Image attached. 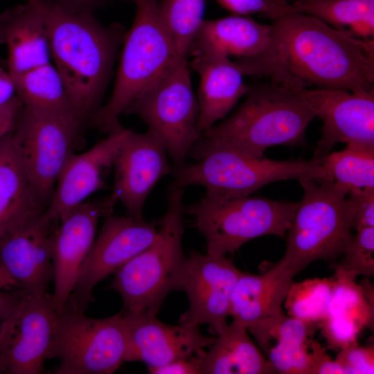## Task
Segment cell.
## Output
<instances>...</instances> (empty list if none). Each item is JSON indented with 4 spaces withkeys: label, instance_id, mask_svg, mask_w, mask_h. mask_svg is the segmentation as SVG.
I'll use <instances>...</instances> for the list:
<instances>
[{
    "label": "cell",
    "instance_id": "6da1fadb",
    "mask_svg": "<svg viewBox=\"0 0 374 374\" xmlns=\"http://www.w3.org/2000/svg\"><path fill=\"white\" fill-rule=\"evenodd\" d=\"M267 46L238 58L244 75L265 77L293 90H374V42L338 30L307 14L286 12L271 20Z\"/></svg>",
    "mask_w": 374,
    "mask_h": 374
},
{
    "label": "cell",
    "instance_id": "7a4b0ae2",
    "mask_svg": "<svg viewBox=\"0 0 374 374\" xmlns=\"http://www.w3.org/2000/svg\"><path fill=\"white\" fill-rule=\"evenodd\" d=\"M39 9L51 57L71 105L84 122L99 109L114 60L126 33L107 26L91 12L69 9L53 0H25Z\"/></svg>",
    "mask_w": 374,
    "mask_h": 374
},
{
    "label": "cell",
    "instance_id": "3957f363",
    "mask_svg": "<svg viewBox=\"0 0 374 374\" xmlns=\"http://www.w3.org/2000/svg\"><path fill=\"white\" fill-rule=\"evenodd\" d=\"M245 96L233 114L202 135L256 158L271 146L306 144L315 113L300 91L269 82L250 86Z\"/></svg>",
    "mask_w": 374,
    "mask_h": 374
},
{
    "label": "cell",
    "instance_id": "277c9868",
    "mask_svg": "<svg viewBox=\"0 0 374 374\" xmlns=\"http://www.w3.org/2000/svg\"><path fill=\"white\" fill-rule=\"evenodd\" d=\"M189 153L197 162L172 166L175 185L204 186L227 197L249 196L265 185L295 179H328L321 159L283 161L256 158L201 135Z\"/></svg>",
    "mask_w": 374,
    "mask_h": 374
},
{
    "label": "cell",
    "instance_id": "5b68a950",
    "mask_svg": "<svg viewBox=\"0 0 374 374\" xmlns=\"http://www.w3.org/2000/svg\"><path fill=\"white\" fill-rule=\"evenodd\" d=\"M184 189L170 185L156 238L114 273L109 287L121 296L125 312L156 316L167 295L180 290L186 258L182 248Z\"/></svg>",
    "mask_w": 374,
    "mask_h": 374
},
{
    "label": "cell",
    "instance_id": "8992f818",
    "mask_svg": "<svg viewBox=\"0 0 374 374\" xmlns=\"http://www.w3.org/2000/svg\"><path fill=\"white\" fill-rule=\"evenodd\" d=\"M303 195L287 231L282 259L295 274L314 261H334L350 243L355 206L348 190L330 179L299 180Z\"/></svg>",
    "mask_w": 374,
    "mask_h": 374
},
{
    "label": "cell",
    "instance_id": "52a82bcc",
    "mask_svg": "<svg viewBox=\"0 0 374 374\" xmlns=\"http://www.w3.org/2000/svg\"><path fill=\"white\" fill-rule=\"evenodd\" d=\"M136 14L123 40L116 82L107 103L93 117L109 132L127 107L179 57L159 10V0H134Z\"/></svg>",
    "mask_w": 374,
    "mask_h": 374
},
{
    "label": "cell",
    "instance_id": "ba28073f",
    "mask_svg": "<svg viewBox=\"0 0 374 374\" xmlns=\"http://www.w3.org/2000/svg\"><path fill=\"white\" fill-rule=\"evenodd\" d=\"M298 202L259 197H227L206 192L186 213L206 242L207 253L222 256L248 241L274 235L284 237Z\"/></svg>",
    "mask_w": 374,
    "mask_h": 374
},
{
    "label": "cell",
    "instance_id": "9c48e42d",
    "mask_svg": "<svg viewBox=\"0 0 374 374\" xmlns=\"http://www.w3.org/2000/svg\"><path fill=\"white\" fill-rule=\"evenodd\" d=\"M124 114H135L142 119L161 140L174 166L184 164L201 136L197 130L199 105L187 58L177 57Z\"/></svg>",
    "mask_w": 374,
    "mask_h": 374
},
{
    "label": "cell",
    "instance_id": "30bf717a",
    "mask_svg": "<svg viewBox=\"0 0 374 374\" xmlns=\"http://www.w3.org/2000/svg\"><path fill=\"white\" fill-rule=\"evenodd\" d=\"M68 304L59 312L48 359L56 374H110L126 362L127 335L121 311L95 319Z\"/></svg>",
    "mask_w": 374,
    "mask_h": 374
},
{
    "label": "cell",
    "instance_id": "8fae6325",
    "mask_svg": "<svg viewBox=\"0 0 374 374\" xmlns=\"http://www.w3.org/2000/svg\"><path fill=\"white\" fill-rule=\"evenodd\" d=\"M83 122L75 115L24 107L13 138L35 189L48 205Z\"/></svg>",
    "mask_w": 374,
    "mask_h": 374
},
{
    "label": "cell",
    "instance_id": "7c38bea8",
    "mask_svg": "<svg viewBox=\"0 0 374 374\" xmlns=\"http://www.w3.org/2000/svg\"><path fill=\"white\" fill-rule=\"evenodd\" d=\"M157 224L129 215L105 217L66 304L85 312L95 286L149 247L157 235Z\"/></svg>",
    "mask_w": 374,
    "mask_h": 374
},
{
    "label": "cell",
    "instance_id": "4fadbf2b",
    "mask_svg": "<svg viewBox=\"0 0 374 374\" xmlns=\"http://www.w3.org/2000/svg\"><path fill=\"white\" fill-rule=\"evenodd\" d=\"M58 314L51 294L24 293L0 341V373L39 374L44 371Z\"/></svg>",
    "mask_w": 374,
    "mask_h": 374
},
{
    "label": "cell",
    "instance_id": "5bb4252c",
    "mask_svg": "<svg viewBox=\"0 0 374 374\" xmlns=\"http://www.w3.org/2000/svg\"><path fill=\"white\" fill-rule=\"evenodd\" d=\"M323 121L313 158L323 159L335 144L374 148V90L337 88L299 90Z\"/></svg>",
    "mask_w": 374,
    "mask_h": 374
},
{
    "label": "cell",
    "instance_id": "9a60e30c",
    "mask_svg": "<svg viewBox=\"0 0 374 374\" xmlns=\"http://www.w3.org/2000/svg\"><path fill=\"white\" fill-rule=\"evenodd\" d=\"M242 273L226 256L190 253L186 258L180 283L189 308L179 322L207 324L217 335L222 333L228 326L231 292Z\"/></svg>",
    "mask_w": 374,
    "mask_h": 374
},
{
    "label": "cell",
    "instance_id": "2e32d148",
    "mask_svg": "<svg viewBox=\"0 0 374 374\" xmlns=\"http://www.w3.org/2000/svg\"><path fill=\"white\" fill-rule=\"evenodd\" d=\"M117 202L114 193L100 199L85 201L59 220L54 236V292L51 294L58 312L66 303L93 246L98 221L113 213Z\"/></svg>",
    "mask_w": 374,
    "mask_h": 374
},
{
    "label": "cell",
    "instance_id": "e0dca14e",
    "mask_svg": "<svg viewBox=\"0 0 374 374\" xmlns=\"http://www.w3.org/2000/svg\"><path fill=\"white\" fill-rule=\"evenodd\" d=\"M58 221L46 210L0 240V264L26 294H48L53 280L54 236Z\"/></svg>",
    "mask_w": 374,
    "mask_h": 374
},
{
    "label": "cell",
    "instance_id": "ac0fdd59",
    "mask_svg": "<svg viewBox=\"0 0 374 374\" xmlns=\"http://www.w3.org/2000/svg\"><path fill=\"white\" fill-rule=\"evenodd\" d=\"M114 193L127 215L142 220L145 200L157 182L171 175L167 152L151 131L130 130L116 157Z\"/></svg>",
    "mask_w": 374,
    "mask_h": 374
},
{
    "label": "cell",
    "instance_id": "d6986e66",
    "mask_svg": "<svg viewBox=\"0 0 374 374\" xmlns=\"http://www.w3.org/2000/svg\"><path fill=\"white\" fill-rule=\"evenodd\" d=\"M127 335L126 362L139 361L150 367L189 358L210 347L214 337L203 335L199 326L168 325L156 316L121 310Z\"/></svg>",
    "mask_w": 374,
    "mask_h": 374
},
{
    "label": "cell",
    "instance_id": "ffe728a7",
    "mask_svg": "<svg viewBox=\"0 0 374 374\" xmlns=\"http://www.w3.org/2000/svg\"><path fill=\"white\" fill-rule=\"evenodd\" d=\"M130 130L119 123L109 136L84 152L73 153L55 186L46 212L58 221L73 208L105 186V177L114 166L118 152Z\"/></svg>",
    "mask_w": 374,
    "mask_h": 374
},
{
    "label": "cell",
    "instance_id": "44dd1931",
    "mask_svg": "<svg viewBox=\"0 0 374 374\" xmlns=\"http://www.w3.org/2000/svg\"><path fill=\"white\" fill-rule=\"evenodd\" d=\"M191 66L199 75L197 130L202 135L226 116L246 96L250 86L244 83V75L238 64L229 57L197 55Z\"/></svg>",
    "mask_w": 374,
    "mask_h": 374
},
{
    "label": "cell",
    "instance_id": "7402d4cb",
    "mask_svg": "<svg viewBox=\"0 0 374 374\" xmlns=\"http://www.w3.org/2000/svg\"><path fill=\"white\" fill-rule=\"evenodd\" d=\"M0 44L8 48L6 66L12 76L51 62L42 16L29 1L0 12Z\"/></svg>",
    "mask_w": 374,
    "mask_h": 374
},
{
    "label": "cell",
    "instance_id": "603a6c76",
    "mask_svg": "<svg viewBox=\"0 0 374 374\" xmlns=\"http://www.w3.org/2000/svg\"><path fill=\"white\" fill-rule=\"evenodd\" d=\"M12 132L0 139V240L48 206L27 175Z\"/></svg>",
    "mask_w": 374,
    "mask_h": 374
},
{
    "label": "cell",
    "instance_id": "cb8c5ba5",
    "mask_svg": "<svg viewBox=\"0 0 374 374\" xmlns=\"http://www.w3.org/2000/svg\"><path fill=\"white\" fill-rule=\"evenodd\" d=\"M271 33V24L258 22L248 16L233 15L204 20L189 53L250 57L265 50Z\"/></svg>",
    "mask_w": 374,
    "mask_h": 374
},
{
    "label": "cell",
    "instance_id": "d4e9b609",
    "mask_svg": "<svg viewBox=\"0 0 374 374\" xmlns=\"http://www.w3.org/2000/svg\"><path fill=\"white\" fill-rule=\"evenodd\" d=\"M295 275L282 258L261 274L243 272L231 292L230 316L247 326L283 312L282 305Z\"/></svg>",
    "mask_w": 374,
    "mask_h": 374
},
{
    "label": "cell",
    "instance_id": "484cf974",
    "mask_svg": "<svg viewBox=\"0 0 374 374\" xmlns=\"http://www.w3.org/2000/svg\"><path fill=\"white\" fill-rule=\"evenodd\" d=\"M247 332L244 324L233 319L208 351L195 355L200 374L276 373Z\"/></svg>",
    "mask_w": 374,
    "mask_h": 374
},
{
    "label": "cell",
    "instance_id": "4316f807",
    "mask_svg": "<svg viewBox=\"0 0 374 374\" xmlns=\"http://www.w3.org/2000/svg\"><path fill=\"white\" fill-rule=\"evenodd\" d=\"M246 327L274 366L297 357L308 349L319 330L317 323L287 316L284 312Z\"/></svg>",
    "mask_w": 374,
    "mask_h": 374
},
{
    "label": "cell",
    "instance_id": "83f0119b",
    "mask_svg": "<svg viewBox=\"0 0 374 374\" xmlns=\"http://www.w3.org/2000/svg\"><path fill=\"white\" fill-rule=\"evenodd\" d=\"M287 12L313 16L359 39H373L374 0H294Z\"/></svg>",
    "mask_w": 374,
    "mask_h": 374
},
{
    "label": "cell",
    "instance_id": "f1b7e54d",
    "mask_svg": "<svg viewBox=\"0 0 374 374\" xmlns=\"http://www.w3.org/2000/svg\"><path fill=\"white\" fill-rule=\"evenodd\" d=\"M12 78L17 96L24 107L77 116L71 105L62 78L51 62Z\"/></svg>",
    "mask_w": 374,
    "mask_h": 374
},
{
    "label": "cell",
    "instance_id": "f546056e",
    "mask_svg": "<svg viewBox=\"0 0 374 374\" xmlns=\"http://www.w3.org/2000/svg\"><path fill=\"white\" fill-rule=\"evenodd\" d=\"M328 177L346 188L348 194L374 189V148L346 145L322 159Z\"/></svg>",
    "mask_w": 374,
    "mask_h": 374
},
{
    "label": "cell",
    "instance_id": "4dcf8cb0",
    "mask_svg": "<svg viewBox=\"0 0 374 374\" xmlns=\"http://www.w3.org/2000/svg\"><path fill=\"white\" fill-rule=\"evenodd\" d=\"M206 0H160L159 10L178 56L187 58L203 22Z\"/></svg>",
    "mask_w": 374,
    "mask_h": 374
},
{
    "label": "cell",
    "instance_id": "1f68e13d",
    "mask_svg": "<svg viewBox=\"0 0 374 374\" xmlns=\"http://www.w3.org/2000/svg\"><path fill=\"white\" fill-rule=\"evenodd\" d=\"M333 291L332 277L292 282L284 300L290 317L318 323L327 314Z\"/></svg>",
    "mask_w": 374,
    "mask_h": 374
},
{
    "label": "cell",
    "instance_id": "d6a6232c",
    "mask_svg": "<svg viewBox=\"0 0 374 374\" xmlns=\"http://www.w3.org/2000/svg\"><path fill=\"white\" fill-rule=\"evenodd\" d=\"M332 277L333 291L327 314L350 319L373 331L374 305L366 300L360 285L337 269Z\"/></svg>",
    "mask_w": 374,
    "mask_h": 374
},
{
    "label": "cell",
    "instance_id": "836d02e7",
    "mask_svg": "<svg viewBox=\"0 0 374 374\" xmlns=\"http://www.w3.org/2000/svg\"><path fill=\"white\" fill-rule=\"evenodd\" d=\"M353 238L335 269L355 280L358 276H374V227L355 229Z\"/></svg>",
    "mask_w": 374,
    "mask_h": 374
},
{
    "label": "cell",
    "instance_id": "e575fe53",
    "mask_svg": "<svg viewBox=\"0 0 374 374\" xmlns=\"http://www.w3.org/2000/svg\"><path fill=\"white\" fill-rule=\"evenodd\" d=\"M321 335L326 340L327 348L339 351L357 341L362 328L355 322L335 314H328L318 323Z\"/></svg>",
    "mask_w": 374,
    "mask_h": 374
},
{
    "label": "cell",
    "instance_id": "d590c367",
    "mask_svg": "<svg viewBox=\"0 0 374 374\" xmlns=\"http://www.w3.org/2000/svg\"><path fill=\"white\" fill-rule=\"evenodd\" d=\"M335 359L344 368L346 374L374 373L373 344L362 346L355 341L339 350Z\"/></svg>",
    "mask_w": 374,
    "mask_h": 374
},
{
    "label": "cell",
    "instance_id": "8d00e7d4",
    "mask_svg": "<svg viewBox=\"0 0 374 374\" xmlns=\"http://www.w3.org/2000/svg\"><path fill=\"white\" fill-rule=\"evenodd\" d=\"M223 8L233 15L248 16L258 14L269 18L287 12V6L279 4L276 0H216Z\"/></svg>",
    "mask_w": 374,
    "mask_h": 374
},
{
    "label": "cell",
    "instance_id": "74e56055",
    "mask_svg": "<svg viewBox=\"0 0 374 374\" xmlns=\"http://www.w3.org/2000/svg\"><path fill=\"white\" fill-rule=\"evenodd\" d=\"M354 203L353 229L374 227V189L349 193Z\"/></svg>",
    "mask_w": 374,
    "mask_h": 374
},
{
    "label": "cell",
    "instance_id": "f35d334b",
    "mask_svg": "<svg viewBox=\"0 0 374 374\" xmlns=\"http://www.w3.org/2000/svg\"><path fill=\"white\" fill-rule=\"evenodd\" d=\"M312 365L310 374H346L344 368L330 355L318 340L312 339L310 344Z\"/></svg>",
    "mask_w": 374,
    "mask_h": 374
},
{
    "label": "cell",
    "instance_id": "ab89813d",
    "mask_svg": "<svg viewBox=\"0 0 374 374\" xmlns=\"http://www.w3.org/2000/svg\"><path fill=\"white\" fill-rule=\"evenodd\" d=\"M23 108L17 96L0 105V139L15 130Z\"/></svg>",
    "mask_w": 374,
    "mask_h": 374
},
{
    "label": "cell",
    "instance_id": "60d3db41",
    "mask_svg": "<svg viewBox=\"0 0 374 374\" xmlns=\"http://www.w3.org/2000/svg\"><path fill=\"white\" fill-rule=\"evenodd\" d=\"M24 293L21 289H0V341Z\"/></svg>",
    "mask_w": 374,
    "mask_h": 374
},
{
    "label": "cell",
    "instance_id": "b9f144b4",
    "mask_svg": "<svg viewBox=\"0 0 374 374\" xmlns=\"http://www.w3.org/2000/svg\"><path fill=\"white\" fill-rule=\"evenodd\" d=\"M148 370L152 374H200L195 355L173 360L159 366L150 367Z\"/></svg>",
    "mask_w": 374,
    "mask_h": 374
},
{
    "label": "cell",
    "instance_id": "7bdbcfd3",
    "mask_svg": "<svg viewBox=\"0 0 374 374\" xmlns=\"http://www.w3.org/2000/svg\"><path fill=\"white\" fill-rule=\"evenodd\" d=\"M16 96L15 85L12 76L0 65V105L9 102Z\"/></svg>",
    "mask_w": 374,
    "mask_h": 374
},
{
    "label": "cell",
    "instance_id": "ee69618b",
    "mask_svg": "<svg viewBox=\"0 0 374 374\" xmlns=\"http://www.w3.org/2000/svg\"><path fill=\"white\" fill-rule=\"evenodd\" d=\"M58 3L75 11L93 12L103 0H53Z\"/></svg>",
    "mask_w": 374,
    "mask_h": 374
},
{
    "label": "cell",
    "instance_id": "f6af8a7d",
    "mask_svg": "<svg viewBox=\"0 0 374 374\" xmlns=\"http://www.w3.org/2000/svg\"><path fill=\"white\" fill-rule=\"evenodd\" d=\"M0 289L14 290L20 289L16 281L8 274L3 267L0 264Z\"/></svg>",
    "mask_w": 374,
    "mask_h": 374
},
{
    "label": "cell",
    "instance_id": "bcb514c9",
    "mask_svg": "<svg viewBox=\"0 0 374 374\" xmlns=\"http://www.w3.org/2000/svg\"><path fill=\"white\" fill-rule=\"evenodd\" d=\"M279 4L282 6H287L289 4L287 0H276Z\"/></svg>",
    "mask_w": 374,
    "mask_h": 374
},
{
    "label": "cell",
    "instance_id": "7dc6e473",
    "mask_svg": "<svg viewBox=\"0 0 374 374\" xmlns=\"http://www.w3.org/2000/svg\"><path fill=\"white\" fill-rule=\"evenodd\" d=\"M0 65H3V66H6V62H5L3 60H2L0 57Z\"/></svg>",
    "mask_w": 374,
    "mask_h": 374
}]
</instances>
